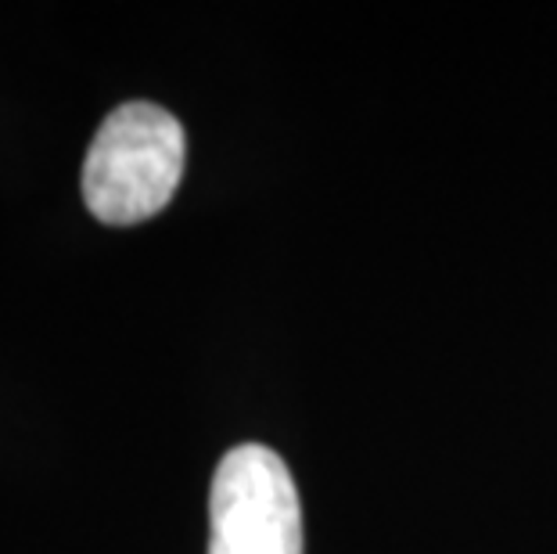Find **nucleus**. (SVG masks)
<instances>
[{"label": "nucleus", "instance_id": "f257e3e1", "mask_svg": "<svg viewBox=\"0 0 557 554\" xmlns=\"http://www.w3.org/2000/svg\"><path fill=\"white\" fill-rule=\"evenodd\" d=\"M187 137L173 112L151 101H126L98 126L83 162V202L101 223L159 217L181 187Z\"/></svg>", "mask_w": 557, "mask_h": 554}, {"label": "nucleus", "instance_id": "f03ea898", "mask_svg": "<svg viewBox=\"0 0 557 554\" xmlns=\"http://www.w3.org/2000/svg\"><path fill=\"white\" fill-rule=\"evenodd\" d=\"M209 554H302L299 490L270 446H231L216 465L209 493Z\"/></svg>", "mask_w": 557, "mask_h": 554}]
</instances>
